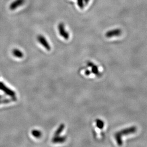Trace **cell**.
<instances>
[{
    "mask_svg": "<svg viewBox=\"0 0 147 147\" xmlns=\"http://www.w3.org/2000/svg\"><path fill=\"white\" fill-rule=\"evenodd\" d=\"M58 29L59 34L65 40H68L69 39V33L66 30L65 26L63 23L61 22L59 24Z\"/></svg>",
    "mask_w": 147,
    "mask_h": 147,
    "instance_id": "obj_2",
    "label": "cell"
},
{
    "mask_svg": "<svg viewBox=\"0 0 147 147\" xmlns=\"http://www.w3.org/2000/svg\"><path fill=\"white\" fill-rule=\"evenodd\" d=\"M89 1H90V0H84L85 4H88V3H89Z\"/></svg>",
    "mask_w": 147,
    "mask_h": 147,
    "instance_id": "obj_15",
    "label": "cell"
},
{
    "mask_svg": "<svg viewBox=\"0 0 147 147\" xmlns=\"http://www.w3.org/2000/svg\"><path fill=\"white\" fill-rule=\"evenodd\" d=\"M87 65L88 66L92 68V71L91 72L97 76H98L100 74V72L98 71V67L97 66L95 65V64H93L92 62H88L87 63Z\"/></svg>",
    "mask_w": 147,
    "mask_h": 147,
    "instance_id": "obj_7",
    "label": "cell"
},
{
    "mask_svg": "<svg viewBox=\"0 0 147 147\" xmlns=\"http://www.w3.org/2000/svg\"><path fill=\"white\" fill-rule=\"evenodd\" d=\"M137 131V128L136 126L129 127V128L121 129L115 133L114 135L115 140L116 141L117 143L119 146H121L123 143L122 142V137L124 136L132 134L135 133Z\"/></svg>",
    "mask_w": 147,
    "mask_h": 147,
    "instance_id": "obj_1",
    "label": "cell"
},
{
    "mask_svg": "<svg viewBox=\"0 0 147 147\" xmlns=\"http://www.w3.org/2000/svg\"><path fill=\"white\" fill-rule=\"evenodd\" d=\"M65 128V125L63 124H61V125H60V126L59 127L58 129H57V131H56L55 132V136H59L60 134L62 132L63 129H64Z\"/></svg>",
    "mask_w": 147,
    "mask_h": 147,
    "instance_id": "obj_10",
    "label": "cell"
},
{
    "mask_svg": "<svg viewBox=\"0 0 147 147\" xmlns=\"http://www.w3.org/2000/svg\"><path fill=\"white\" fill-rule=\"evenodd\" d=\"M122 34V31L121 29L117 28L109 30L106 32L105 36L108 38L114 37L115 36H119Z\"/></svg>",
    "mask_w": 147,
    "mask_h": 147,
    "instance_id": "obj_3",
    "label": "cell"
},
{
    "mask_svg": "<svg viewBox=\"0 0 147 147\" xmlns=\"http://www.w3.org/2000/svg\"><path fill=\"white\" fill-rule=\"evenodd\" d=\"M37 40L38 42L44 47L48 50V51H50L51 49V47L50 46L49 43L48 42L47 40H46V38L42 35H39L37 37Z\"/></svg>",
    "mask_w": 147,
    "mask_h": 147,
    "instance_id": "obj_4",
    "label": "cell"
},
{
    "mask_svg": "<svg viewBox=\"0 0 147 147\" xmlns=\"http://www.w3.org/2000/svg\"><path fill=\"white\" fill-rule=\"evenodd\" d=\"M32 134L34 137L36 138L40 137L42 134L41 132L38 130H33L32 132Z\"/></svg>",
    "mask_w": 147,
    "mask_h": 147,
    "instance_id": "obj_12",
    "label": "cell"
},
{
    "mask_svg": "<svg viewBox=\"0 0 147 147\" xmlns=\"http://www.w3.org/2000/svg\"><path fill=\"white\" fill-rule=\"evenodd\" d=\"M96 126L100 129H102L104 126V122L101 119H97L96 120Z\"/></svg>",
    "mask_w": 147,
    "mask_h": 147,
    "instance_id": "obj_11",
    "label": "cell"
},
{
    "mask_svg": "<svg viewBox=\"0 0 147 147\" xmlns=\"http://www.w3.org/2000/svg\"><path fill=\"white\" fill-rule=\"evenodd\" d=\"M66 137L65 136H56L53 139V143H63L65 142Z\"/></svg>",
    "mask_w": 147,
    "mask_h": 147,
    "instance_id": "obj_8",
    "label": "cell"
},
{
    "mask_svg": "<svg viewBox=\"0 0 147 147\" xmlns=\"http://www.w3.org/2000/svg\"><path fill=\"white\" fill-rule=\"evenodd\" d=\"M25 0H15L10 4L9 9L12 11L16 10L18 7L22 5L25 3Z\"/></svg>",
    "mask_w": 147,
    "mask_h": 147,
    "instance_id": "obj_5",
    "label": "cell"
},
{
    "mask_svg": "<svg viewBox=\"0 0 147 147\" xmlns=\"http://www.w3.org/2000/svg\"><path fill=\"white\" fill-rule=\"evenodd\" d=\"M13 55L15 56L16 57H17V58H22L23 56H24L23 53L18 49H16L13 50Z\"/></svg>",
    "mask_w": 147,
    "mask_h": 147,
    "instance_id": "obj_9",
    "label": "cell"
},
{
    "mask_svg": "<svg viewBox=\"0 0 147 147\" xmlns=\"http://www.w3.org/2000/svg\"><path fill=\"white\" fill-rule=\"evenodd\" d=\"M1 98V96H0V98Z\"/></svg>",
    "mask_w": 147,
    "mask_h": 147,
    "instance_id": "obj_16",
    "label": "cell"
},
{
    "mask_svg": "<svg viewBox=\"0 0 147 147\" xmlns=\"http://www.w3.org/2000/svg\"><path fill=\"white\" fill-rule=\"evenodd\" d=\"M77 4L80 8L81 9L84 8V0H77Z\"/></svg>",
    "mask_w": 147,
    "mask_h": 147,
    "instance_id": "obj_13",
    "label": "cell"
},
{
    "mask_svg": "<svg viewBox=\"0 0 147 147\" xmlns=\"http://www.w3.org/2000/svg\"><path fill=\"white\" fill-rule=\"evenodd\" d=\"M85 72V74H86V75H88V76L90 75V74L92 73L91 71H89V70H86Z\"/></svg>",
    "mask_w": 147,
    "mask_h": 147,
    "instance_id": "obj_14",
    "label": "cell"
},
{
    "mask_svg": "<svg viewBox=\"0 0 147 147\" xmlns=\"http://www.w3.org/2000/svg\"><path fill=\"white\" fill-rule=\"evenodd\" d=\"M0 90H3L7 94L10 95L11 96H15V93L12 90H10V89L8 88L7 87H6L5 85H4V84L1 82H0Z\"/></svg>",
    "mask_w": 147,
    "mask_h": 147,
    "instance_id": "obj_6",
    "label": "cell"
}]
</instances>
